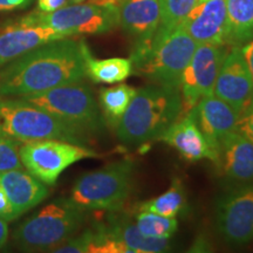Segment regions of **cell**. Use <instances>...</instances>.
<instances>
[{"label": "cell", "mask_w": 253, "mask_h": 253, "mask_svg": "<svg viewBox=\"0 0 253 253\" xmlns=\"http://www.w3.org/2000/svg\"><path fill=\"white\" fill-rule=\"evenodd\" d=\"M104 229L114 239L134 253H160L170 251L171 244L166 238H153L142 235L136 223L126 216H110Z\"/></svg>", "instance_id": "20"}, {"label": "cell", "mask_w": 253, "mask_h": 253, "mask_svg": "<svg viewBox=\"0 0 253 253\" xmlns=\"http://www.w3.org/2000/svg\"><path fill=\"white\" fill-rule=\"evenodd\" d=\"M213 95L240 115L253 99V81L240 46H230L214 84Z\"/></svg>", "instance_id": "12"}, {"label": "cell", "mask_w": 253, "mask_h": 253, "mask_svg": "<svg viewBox=\"0 0 253 253\" xmlns=\"http://www.w3.org/2000/svg\"><path fill=\"white\" fill-rule=\"evenodd\" d=\"M135 93V88L128 84H118L101 89L100 106L103 118L108 121L109 125L116 128Z\"/></svg>", "instance_id": "23"}, {"label": "cell", "mask_w": 253, "mask_h": 253, "mask_svg": "<svg viewBox=\"0 0 253 253\" xmlns=\"http://www.w3.org/2000/svg\"><path fill=\"white\" fill-rule=\"evenodd\" d=\"M216 166L224 177L233 182H253V142L232 131L220 142Z\"/></svg>", "instance_id": "15"}, {"label": "cell", "mask_w": 253, "mask_h": 253, "mask_svg": "<svg viewBox=\"0 0 253 253\" xmlns=\"http://www.w3.org/2000/svg\"><path fill=\"white\" fill-rule=\"evenodd\" d=\"M33 0H0V13L1 12L24 9L32 4Z\"/></svg>", "instance_id": "32"}, {"label": "cell", "mask_w": 253, "mask_h": 253, "mask_svg": "<svg viewBox=\"0 0 253 253\" xmlns=\"http://www.w3.org/2000/svg\"><path fill=\"white\" fill-rule=\"evenodd\" d=\"M88 49L84 40L69 37L25 53L0 71V97L39 93L82 81L87 77Z\"/></svg>", "instance_id": "1"}, {"label": "cell", "mask_w": 253, "mask_h": 253, "mask_svg": "<svg viewBox=\"0 0 253 253\" xmlns=\"http://www.w3.org/2000/svg\"><path fill=\"white\" fill-rule=\"evenodd\" d=\"M0 185L5 190L17 218L39 205L49 194L46 184L23 168L0 172Z\"/></svg>", "instance_id": "17"}, {"label": "cell", "mask_w": 253, "mask_h": 253, "mask_svg": "<svg viewBox=\"0 0 253 253\" xmlns=\"http://www.w3.org/2000/svg\"><path fill=\"white\" fill-rule=\"evenodd\" d=\"M135 223L142 235L153 238L170 239L177 231L175 217H164L147 211L138 212Z\"/></svg>", "instance_id": "25"}, {"label": "cell", "mask_w": 253, "mask_h": 253, "mask_svg": "<svg viewBox=\"0 0 253 253\" xmlns=\"http://www.w3.org/2000/svg\"><path fill=\"white\" fill-rule=\"evenodd\" d=\"M190 113L194 115L205 140L214 153L216 164L221 140L230 132L237 130L238 113L213 94L202 97Z\"/></svg>", "instance_id": "13"}, {"label": "cell", "mask_w": 253, "mask_h": 253, "mask_svg": "<svg viewBox=\"0 0 253 253\" xmlns=\"http://www.w3.org/2000/svg\"><path fill=\"white\" fill-rule=\"evenodd\" d=\"M69 1L73 2V4H80V2H84L87 0H69Z\"/></svg>", "instance_id": "35"}, {"label": "cell", "mask_w": 253, "mask_h": 253, "mask_svg": "<svg viewBox=\"0 0 253 253\" xmlns=\"http://www.w3.org/2000/svg\"><path fill=\"white\" fill-rule=\"evenodd\" d=\"M160 24L158 0H122L119 6V25L135 42L151 39Z\"/></svg>", "instance_id": "19"}, {"label": "cell", "mask_w": 253, "mask_h": 253, "mask_svg": "<svg viewBox=\"0 0 253 253\" xmlns=\"http://www.w3.org/2000/svg\"><path fill=\"white\" fill-rule=\"evenodd\" d=\"M91 238H93V230H87L81 235L71 238L63 242L62 244L56 246L50 252L56 253H84L88 252Z\"/></svg>", "instance_id": "28"}, {"label": "cell", "mask_w": 253, "mask_h": 253, "mask_svg": "<svg viewBox=\"0 0 253 253\" xmlns=\"http://www.w3.org/2000/svg\"><path fill=\"white\" fill-rule=\"evenodd\" d=\"M237 131L248 137L253 142V99L244 112L239 115L238 123H237Z\"/></svg>", "instance_id": "29"}, {"label": "cell", "mask_w": 253, "mask_h": 253, "mask_svg": "<svg viewBox=\"0 0 253 253\" xmlns=\"http://www.w3.org/2000/svg\"><path fill=\"white\" fill-rule=\"evenodd\" d=\"M134 72L130 59L110 58L97 60L91 55L90 50L86 53L87 77L96 84H120L128 79Z\"/></svg>", "instance_id": "22"}, {"label": "cell", "mask_w": 253, "mask_h": 253, "mask_svg": "<svg viewBox=\"0 0 253 253\" xmlns=\"http://www.w3.org/2000/svg\"><path fill=\"white\" fill-rule=\"evenodd\" d=\"M185 205V192L182 182L173 179L171 186L162 195L138 204L137 211H147L164 217H176Z\"/></svg>", "instance_id": "24"}, {"label": "cell", "mask_w": 253, "mask_h": 253, "mask_svg": "<svg viewBox=\"0 0 253 253\" xmlns=\"http://www.w3.org/2000/svg\"><path fill=\"white\" fill-rule=\"evenodd\" d=\"M134 170V161L122 160L84 173L73 185L69 199L84 210L115 212L130 195Z\"/></svg>", "instance_id": "6"}, {"label": "cell", "mask_w": 253, "mask_h": 253, "mask_svg": "<svg viewBox=\"0 0 253 253\" xmlns=\"http://www.w3.org/2000/svg\"><path fill=\"white\" fill-rule=\"evenodd\" d=\"M8 239V226L6 220L0 218V250L4 248Z\"/></svg>", "instance_id": "34"}, {"label": "cell", "mask_w": 253, "mask_h": 253, "mask_svg": "<svg viewBox=\"0 0 253 253\" xmlns=\"http://www.w3.org/2000/svg\"><path fill=\"white\" fill-rule=\"evenodd\" d=\"M0 218L6 221L17 219L11 202L1 185H0Z\"/></svg>", "instance_id": "30"}, {"label": "cell", "mask_w": 253, "mask_h": 253, "mask_svg": "<svg viewBox=\"0 0 253 253\" xmlns=\"http://www.w3.org/2000/svg\"><path fill=\"white\" fill-rule=\"evenodd\" d=\"M69 0H38V11L49 13L68 5Z\"/></svg>", "instance_id": "31"}, {"label": "cell", "mask_w": 253, "mask_h": 253, "mask_svg": "<svg viewBox=\"0 0 253 253\" xmlns=\"http://www.w3.org/2000/svg\"><path fill=\"white\" fill-rule=\"evenodd\" d=\"M242 48V53L243 56H244L246 65H248L249 71L251 73V77H252V81H253V39L249 42L244 43L243 46H240Z\"/></svg>", "instance_id": "33"}, {"label": "cell", "mask_w": 253, "mask_h": 253, "mask_svg": "<svg viewBox=\"0 0 253 253\" xmlns=\"http://www.w3.org/2000/svg\"><path fill=\"white\" fill-rule=\"evenodd\" d=\"M19 97L65 121L81 126L91 135L99 134L104 129L103 116L93 91L81 81Z\"/></svg>", "instance_id": "8"}, {"label": "cell", "mask_w": 253, "mask_h": 253, "mask_svg": "<svg viewBox=\"0 0 253 253\" xmlns=\"http://www.w3.org/2000/svg\"><path fill=\"white\" fill-rule=\"evenodd\" d=\"M63 38L69 37L48 27L8 25L0 33V68L37 47Z\"/></svg>", "instance_id": "18"}, {"label": "cell", "mask_w": 253, "mask_h": 253, "mask_svg": "<svg viewBox=\"0 0 253 253\" xmlns=\"http://www.w3.org/2000/svg\"><path fill=\"white\" fill-rule=\"evenodd\" d=\"M227 45L199 43L182 75L181 91L183 114L189 113L202 97L213 94L218 73L227 50Z\"/></svg>", "instance_id": "10"}, {"label": "cell", "mask_w": 253, "mask_h": 253, "mask_svg": "<svg viewBox=\"0 0 253 253\" xmlns=\"http://www.w3.org/2000/svg\"><path fill=\"white\" fill-rule=\"evenodd\" d=\"M158 140H162L170 147L175 148L189 162H196L204 158H209L213 163L216 162L214 153L190 112L182 115L170 126Z\"/></svg>", "instance_id": "16"}, {"label": "cell", "mask_w": 253, "mask_h": 253, "mask_svg": "<svg viewBox=\"0 0 253 253\" xmlns=\"http://www.w3.org/2000/svg\"><path fill=\"white\" fill-rule=\"evenodd\" d=\"M161 7V26L176 27L182 25L184 19L201 0H158Z\"/></svg>", "instance_id": "26"}, {"label": "cell", "mask_w": 253, "mask_h": 253, "mask_svg": "<svg viewBox=\"0 0 253 253\" xmlns=\"http://www.w3.org/2000/svg\"><path fill=\"white\" fill-rule=\"evenodd\" d=\"M198 43L182 25L161 26L149 40L135 42L130 60L134 72L156 84L177 88Z\"/></svg>", "instance_id": "3"}, {"label": "cell", "mask_w": 253, "mask_h": 253, "mask_svg": "<svg viewBox=\"0 0 253 253\" xmlns=\"http://www.w3.org/2000/svg\"><path fill=\"white\" fill-rule=\"evenodd\" d=\"M214 221L217 231L229 244L244 245L253 240V183L220 196Z\"/></svg>", "instance_id": "11"}, {"label": "cell", "mask_w": 253, "mask_h": 253, "mask_svg": "<svg viewBox=\"0 0 253 253\" xmlns=\"http://www.w3.org/2000/svg\"><path fill=\"white\" fill-rule=\"evenodd\" d=\"M227 46H243L253 39V0H225Z\"/></svg>", "instance_id": "21"}, {"label": "cell", "mask_w": 253, "mask_h": 253, "mask_svg": "<svg viewBox=\"0 0 253 253\" xmlns=\"http://www.w3.org/2000/svg\"><path fill=\"white\" fill-rule=\"evenodd\" d=\"M183 114L181 91L177 88L149 84L136 89L128 108L116 126L119 140L137 145L160 138Z\"/></svg>", "instance_id": "2"}, {"label": "cell", "mask_w": 253, "mask_h": 253, "mask_svg": "<svg viewBox=\"0 0 253 253\" xmlns=\"http://www.w3.org/2000/svg\"><path fill=\"white\" fill-rule=\"evenodd\" d=\"M0 129L21 143L59 140L87 147L91 134L27 101L0 97Z\"/></svg>", "instance_id": "4"}, {"label": "cell", "mask_w": 253, "mask_h": 253, "mask_svg": "<svg viewBox=\"0 0 253 253\" xmlns=\"http://www.w3.org/2000/svg\"><path fill=\"white\" fill-rule=\"evenodd\" d=\"M19 153L27 171L49 186L54 185L60 175L72 164L99 156L89 148L59 140L25 142Z\"/></svg>", "instance_id": "9"}, {"label": "cell", "mask_w": 253, "mask_h": 253, "mask_svg": "<svg viewBox=\"0 0 253 253\" xmlns=\"http://www.w3.org/2000/svg\"><path fill=\"white\" fill-rule=\"evenodd\" d=\"M20 143V141L11 137L0 129V172L23 168L19 153Z\"/></svg>", "instance_id": "27"}, {"label": "cell", "mask_w": 253, "mask_h": 253, "mask_svg": "<svg viewBox=\"0 0 253 253\" xmlns=\"http://www.w3.org/2000/svg\"><path fill=\"white\" fill-rule=\"evenodd\" d=\"M186 33L198 43L226 45L225 0H201L182 23Z\"/></svg>", "instance_id": "14"}, {"label": "cell", "mask_w": 253, "mask_h": 253, "mask_svg": "<svg viewBox=\"0 0 253 253\" xmlns=\"http://www.w3.org/2000/svg\"><path fill=\"white\" fill-rule=\"evenodd\" d=\"M25 27H48L65 37L102 34L119 26V8L91 2L66 5L54 12L34 11L11 24Z\"/></svg>", "instance_id": "7"}, {"label": "cell", "mask_w": 253, "mask_h": 253, "mask_svg": "<svg viewBox=\"0 0 253 253\" xmlns=\"http://www.w3.org/2000/svg\"><path fill=\"white\" fill-rule=\"evenodd\" d=\"M87 210L71 199H58L23 221L13 232V242L27 252H50L80 230Z\"/></svg>", "instance_id": "5"}]
</instances>
